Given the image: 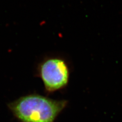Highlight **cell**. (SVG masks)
I'll return each mask as SVG.
<instances>
[{
  "mask_svg": "<svg viewBox=\"0 0 122 122\" xmlns=\"http://www.w3.org/2000/svg\"><path fill=\"white\" fill-rule=\"evenodd\" d=\"M67 104L66 100L32 94L10 103L9 108L20 122H55Z\"/></svg>",
  "mask_w": 122,
  "mask_h": 122,
  "instance_id": "1",
  "label": "cell"
},
{
  "mask_svg": "<svg viewBox=\"0 0 122 122\" xmlns=\"http://www.w3.org/2000/svg\"><path fill=\"white\" fill-rule=\"evenodd\" d=\"M37 74L42 81L46 92L51 93L67 86L70 70L65 60L61 57H49L39 64Z\"/></svg>",
  "mask_w": 122,
  "mask_h": 122,
  "instance_id": "2",
  "label": "cell"
}]
</instances>
